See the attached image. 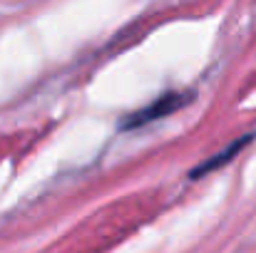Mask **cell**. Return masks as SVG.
Returning a JSON list of instances; mask_svg holds the SVG:
<instances>
[{
  "mask_svg": "<svg viewBox=\"0 0 256 253\" xmlns=\"http://www.w3.org/2000/svg\"><path fill=\"white\" fill-rule=\"evenodd\" d=\"M194 92L189 89H172V92H164L160 94L157 99H152L150 104L140 107L137 112H130L124 119H122V129H140V127H147L152 122H160L164 117H170L174 112H179L182 107H186L192 102Z\"/></svg>",
  "mask_w": 256,
  "mask_h": 253,
  "instance_id": "obj_1",
  "label": "cell"
},
{
  "mask_svg": "<svg viewBox=\"0 0 256 253\" xmlns=\"http://www.w3.org/2000/svg\"><path fill=\"white\" fill-rule=\"evenodd\" d=\"M254 137H256V132H249V134H242L239 139H234L232 144H226L222 152H216V154H212L209 159H204L199 167H194L192 171H189V179L194 181V179H202L204 174H209V171H216V169H222V167H226L239 152H244L252 142H254Z\"/></svg>",
  "mask_w": 256,
  "mask_h": 253,
  "instance_id": "obj_2",
  "label": "cell"
}]
</instances>
